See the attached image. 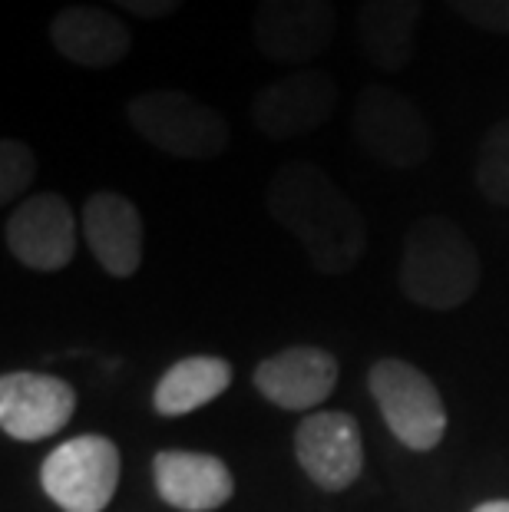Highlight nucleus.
<instances>
[{"label":"nucleus","instance_id":"1","mask_svg":"<svg viewBox=\"0 0 509 512\" xmlns=\"http://www.w3.org/2000/svg\"><path fill=\"white\" fill-rule=\"evenodd\" d=\"M268 215L291 232L321 275H348L364 258L367 228L351 195L314 162L291 159L265 189Z\"/></svg>","mask_w":509,"mask_h":512},{"label":"nucleus","instance_id":"2","mask_svg":"<svg viewBox=\"0 0 509 512\" xmlns=\"http://www.w3.org/2000/svg\"><path fill=\"white\" fill-rule=\"evenodd\" d=\"M480 278V255L457 222L424 215L410 225L397 271V285L410 304L427 311H453L473 298Z\"/></svg>","mask_w":509,"mask_h":512},{"label":"nucleus","instance_id":"3","mask_svg":"<svg viewBox=\"0 0 509 512\" xmlns=\"http://www.w3.org/2000/svg\"><path fill=\"white\" fill-rule=\"evenodd\" d=\"M126 119L139 139L176 159H215L229 149L232 129L215 106L182 90H149L126 103Z\"/></svg>","mask_w":509,"mask_h":512},{"label":"nucleus","instance_id":"4","mask_svg":"<svg viewBox=\"0 0 509 512\" xmlns=\"http://www.w3.org/2000/svg\"><path fill=\"white\" fill-rule=\"evenodd\" d=\"M367 387H371L387 430L407 450L427 453L440 446L443 433H447V407H443L437 384L424 370L400 361V357H381L367 370Z\"/></svg>","mask_w":509,"mask_h":512},{"label":"nucleus","instance_id":"5","mask_svg":"<svg viewBox=\"0 0 509 512\" xmlns=\"http://www.w3.org/2000/svg\"><path fill=\"white\" fill-rule=\"evenodd\" d=\"M119 473V446L103 433H83L43 460L40 489L63 512H103L116 496Z\"/></svg>","mask_w":509,"mask_h":512},{"label":"nucleus","instance_id":"6","mask_svg":"<svg viewBox=\"0 0 509 512\" xmlns=\"http://www.w3.org/2000/svg\"><path fill=\"white\" fill-rule=\"evenodd\" d=\"M354 139L391 169H417L433 152L427 116L410 96L381 83H367L354 103Z\"/></svg>","mask_w":509,"mask_h":512},{"label":"nucleus","instance_id":"7","mask_svg":"<svg viewBox=\"0 0 509 512\" xmlns=\"http://www.w3.org/2000/svg\"><path fill=\"white\" fill-rule=\"evenodd\" d=\"M338 110V83L324 70H295L268 83L252 103L258 133L268 139H298L321 129Z\"/></svg>","mask_w":509,"mask_h":512},{"label":"nucleus","instance_id":"8","mask_svg":"<svg viewBox=\"0 0 509 512\" xmlns=\"http://www.w3.org/2000/svg\"><path fill=\"white\" fill-rule=\"evenodd\" d=\"M298 466L324 493H344L364 470L361 427L344 410H314L295 430Z\"/></svg>","mask_w":509,"mask_h":512},{"label":"nucleus","instance_id":"9","mask_svg":"<svg viewBox=\"0 0 509 512\" xmlns=\"http://www.w3.org/2000/svg\"><path fill=\"white\" fill-rule=\"evenodd\" d=\"M4 242L20 265L60 271L77 255V215L57 192H37L14 205L4 225Z\"/></svg>","mask_w":509,"mask_h":512},{"label":"nucleus","instance_id":"10","mask_svg":"<svg viewBox=\"0 0 509 512\" xmlns=\"http://www.w3.org/2000/svg\"><path fill=\"white\" fill-rule=\"evenodd\" d=\"M338 30L331 0H258L255 47L275 63H308L328 50Z\"/></svg>","mask_w":509,"mask_h":512},{"label":"nucleus","instance_id":"11","mask_svg":"<svg viewBox=\"0 0 509 512\" xmlns=\"http://www.w3.org/2000/svg\"><path fill=\"white\" fill-rule=\"evenodd\" d=\"M77 413V394L67 380L37 370L0 377V427L10 440L40 443L60 433Z\"/></svg>","mask_w":509,"mask_h":512},{"label":"nucleus","instance_id":"12","mask_svg":"<svg viewBox=\"0 0 509 512\" xmlns=\"http://www.w3.org/2000/svg\"><path fill=\"white\" fill-rule=\"evenodd\" d=\"M338 361L314 344L285 347L255 367V390L281 410L305 413L321 407L338 387Z\"/></svg>","mask_w":509,"mask_h":512},{"label":"nucleus","instance_id":"13","mask_svg":"<svg viewBox=\"0 0 509 512\" xmlns=\"http://www.w3.org/2000/svg\"><path fill=\"white\" fill-rule=\"evenodd\" d=\"M153 483L162 503L179 512H215L235 496V476L225 460L196 450H159Z\"/></svg>","mask_w":509,"mask_h":512},{"label":"nucleus","instance_id":"14","mask_svg":"<svg viewBox=\"0 0 509 512\" xmlns=\"http://www.w3.org/2000/svg\"><path fill=\"white\" fill-rule=\"evenodd\" d=\"M83 238L93 258L113 278H133L143 265V215L126 195L93 192L83 202Z\"/></svg>","mask_w":509,"mask_h":512},{"label":"nucleus","instance_id":"15","mask_svg":"<svg viewBox=\"0 0 509 512\" xmlns=\"http://www.w3.org/2000/svg\"><path fill=\"white\" fill-rule=\"evenodd\" d=\"M50 43L77 67L110 70L133 50V30L103 7L70 4L50 20Z\"/></svg>","mask_w":509,"mask_h":512},{"label":"nucleus","instance_id":"16","mask_svg":"<svg viewBox=\"0 0 509 512\" xmlns=\"http://www.w3.org/2000/svg\"><path fill=\"white\" fill-rule=\"evenodd\" d=\"M420 10H424V0H361L357 37L377 70L400 73L414 60Z\"/></svg>","mask_w":509,"mask_h":512},{"label":"nucleus","instance_id":"17","mask_svg":"<svg viewBox=\"0 0 509 512\" xmlns=\"http://www.w3.org/2000/svg\"><path fill=\"white\" fill-rule=\"evenodd\" d=\"M232 387V364L215 354H192L172 364L153 390L159 417H186Z\"/></svg>","mask_w":509,"mask_h":512},{"label":"nucleus","instance_id":"18","mask_svg":"<svg viewBox=\"0 0 509 512\" xmlns=\"http://www.w3.org/2000/svg\"><path fill=\"white\" fill-rule=\"evenodd\" d=\"M476 189L486 202L509 209V119L490 126L476 156Z\"/></svg>","mask_w":509,"mask_h":512},{"label":"nucleus","instance_id":"19","mask_svg":"<svg viewBox=\"0 0 509 512\" xmlns=\"http://www.w3.org/2000/svg\"><path fill=\"white\" fill-rule=\"evenodd\" d=\"M37 179V156L20 139L0 143V202L14 205Z\"/></svg>","mask_w":509,"mask_h":512},{"label":"nucleus","instance_id":"20","mask_svg":"<svg viewBox=\"0 0 509 512\" xmlns=\"http://www.w3.org/2000/svg\"><path fill=\"white\" fill-rule=\"evenodd\" d=\"M447 7L476 30L509 37V0H447Z\"/></svg>","mask_w":509,"mask_h":512},{"label":"nucleus","instance_id":"21","mask_svg":"<svg viewBox=\"0 0 509 512\" xmlns=\"http://www.w3.org/2000/svg\"><path fill=\"white\" fill-rule=\"evenodd\" d=\"M110 4L126 10V14L139 17V20H159V17L176 14V10L182 7V0H110Z\"/></svg>","mask_w":509,"mask_h":512},{"label":"nucleus","instance_id":"22","mask_svg":"<svg viewBox=\"0 0 509 512\" xmlns=\"http://www.w3.org/2000/svg\"><path fill=\"white\" fill-rule=\"evenodd\" d=\"M473 512H509V499H490V503H480Z\"/></svg>","mask_w":509,"mask_h":512}]
</instances>
